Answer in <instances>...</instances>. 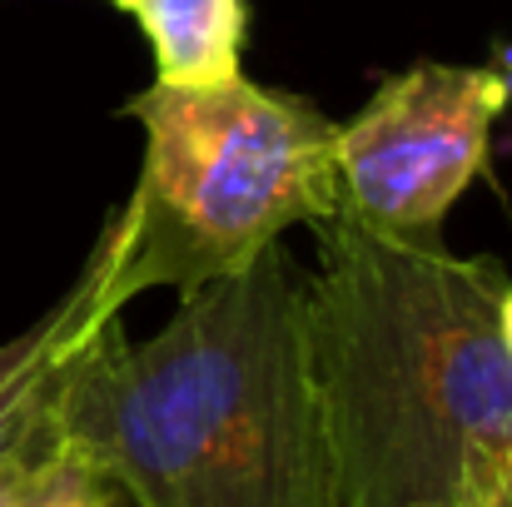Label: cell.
<instances>
[{
  "instance_id": "8992f818",
  "label": "cell",
  "mask_w": 512,
  "mask_h": 507,
  "mask_svg": "<svg viewBox=\"0 0 512 507\" xmlns=\"http://www.w3.org/2000/svg\"><path fill=\"white\" fill-rule=\"evenodd\" d=\"M140 20L160 85H229L239 80L244 0H125Z\"/></svg>"
},
{
  "instance_id": "ba28073f",
  "label": "cell",
  "mask_w": 512,
  "mask_h": 507,
  "mask_svg": "<svg viewBox=\"0 0 512 507\" xmlns=\"http://www.w3.org/2000/svg\"><path fill=\"white\" fill-rule=\"evenodd\" d=\"M458 507H512V438L498 443L468 478Z\"/></svg>"
},
{
  "instance_id": "6da1fadb",
  "label": "cell",
  "mask_w": 512,
  "mask_h": 507,
  "mask_svg": "<svg viewBox=\"0 0 512 507\" xmlns=\"http://www.w3.org/2000/svg\"><path fill=\"white\" fill-rule=\"evenodd\" d=\"M60 423L130 507H343L314 398L304 279L274 244L130 343L70 348Z\"/></svg>"
},
{
  "instance_id": "277c9868",
  "label": "cell",
  "mask_w": 512,
  "mask_h": 507,
  "mask_svg": "<svg viewBox=\"0 0 512 507\" xmlns=\"http://www.w3.org/2000/svg\"><path fill=\"white\" fill-rule=\"evenodd\" d=\"M512 85L493 65L418 60L334 130L339 214L393 239H438L448 209L488 165Z\"/></svg>"
},
{
  "instance_id": "7a4b0ae2",
  "label": "cell",
  "mask_w": 512,
  "mask_h": 507,
  "mask_svg": "<svg viewBox=\"0 0 512 507\" xmlns=\"http://www.w3.org/2000/svg\"><path fill=\"white\" fill-rule=\"evenodd\" d=\"M503 289L508 269L488 254L324 219L304 338L343 507H458L512 438Z\"/></svg>"
},
{
  "instance_id": "30bf717a",
  "label": "cell",
  "mask_w": 512,
  "mask_h": 507,
  "mask_svg": "<svg viewBox=\"0 0 512 507\" xmlns=\"http://www.w3.org/2000/svg\"><path fill=\"white\" fill-rule=\"evenodd\" d=\"M115 5H125V0H115Z\"/></svg>"
},
{
  "instance_id": "52a82bcc",
  "label": "cell",
  "mask_w": 512,
  "mask_h": 507,
  "mask_svg": "<svg viewBox=\"0 0 512 507\" xmlns=\"http://www.w3.org/2000/svg\"><path fill=\"white\" fill-rule=\"evenodd\" d=\"M120 493L100 463L65 433L60 403L50 428L0 463V507H115Z\"/></svg>"
},
{
  "instance_id": "5b68a950",
  "label": "cell",
  "mask_w": 512,
  "mask_h": 507,
  "mask_svg": "<svg viewBox=\"0 0 512 507\" xmlns=\"http://www.w3.org/2000/svg\"><path fill=\"white\" fill-rule=\"evenodd\" d=\"M90 304H95V259L35 329L0 343V463L50 428L70 348L80 343V334L95 329Z\"/></svg>"
},
{
  "instance_id": "3957f363",
  "label": "cell",
  "mask_w": 512,
  "mask_h": 507,
  "mask_svg": "<svg viewBox=\"0 0 512 507\" xmlns=\"http://www.w3.org/2000/svg\"><path fill=\"white\" fill-rule=\"evenodd\" d=\"M125 115L145 130V160L130 204L95 244L90 324L115 319L145 289L199 294L294 224L339 214L334 120L289 90L254 80L150 85Z\"/></svg>"
},
{
  "instance_id": "9c48e42d",
  "label": "cell",
  "mask_w": 512,
  "mask_h": 507,
  "mask_svg": "<svg viewBox=\"0 0 512 507\" xmlns=\"http://www.w3.org/2000/svg\"><path fill=\"white\" fill-rule=\"evenodd\" d=\"M498 334H503V348H508V358H512V279H508V289H503V299H498Z\"/></svg>"
}]
</instances>
